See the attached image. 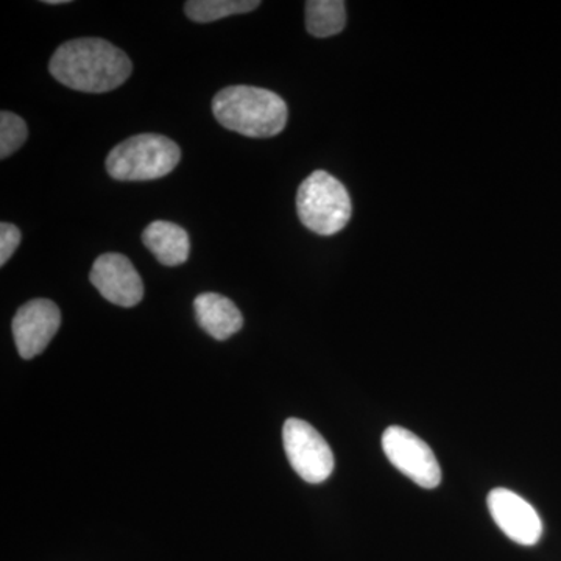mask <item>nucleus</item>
Listing matches in <instances>:
<instances>
[{
  "mask_svg": "<svg viewBox=\"0 0 561 561\" xmlns=\"http://www.w3.org/2000/svg\"><path fill=\"white\" fill-rule=\"evenodd\" d=\"M55 80L70 90L102 94L122 87L133 65L119 47L101 38H80L61 44L49 62Z\"/></svg>",
  "mask_w": 561,
  "mask_h": 561,
  "instance_id": "nucleus-1",
  "label": "nucleus"
},
{
  "mask_svg": "<svg viewBox=\"0 0 561 561\" xmlns=\"http://www.w3.org/2000/svg\"><path fill=\"white\" fill-rule=\"evenodd\" d=\"M213 113L221 127L247 138H273L286 128V102L278 94L256 87H230L217 92Z\"/></svg>",
  "mask_w": 561,
  "mask_h": 561,
  "instance_id": "nucleus-2",
  "label": "nucleus"
},
{
  "mask_svg": "<svg viewBox=\"0 0 561 561\" xmlns=\"http://www.w3.org/2000/svg\"><path fill=\"white\" fill-rule=\"evenodd\" d=\"M181 150L175 140L157 133H144L117 144L106 158L111 179L150 181L169 175L179 165Z\"/></svg>",
  "mask_w": 561,
  "mask_h": 561,
  "instance_id": "nucleus-3",
  "label": "nucleus"
},
{
  "mask_svg": "<svg viewBox=\"0 0 561 561\" xmlns=\"http://www.w3.org/2000/svg\"><path fill=\"white\" fill-rule=\"evenodd\" d=\"M297 213L308 230L332 236L348 225L353 205L341 181L328 172L317 171L298 187Z\"/></svg>",
  "mask_w": 561,
  "mask_h": 561,
  "instance_id": "nucleus-4",
  "label": "nucleus"
},
{
  "mask_svg": "<svg viewBox=\"0 0 561 561\" xmlns=\"http://www.w3.org/2000/svg\"><path fill=\"white\" fill-rule=\"evenodd\" d=\"M284 449L291 468L309 483L327 481L334 471V454L311 424L289 419L283 430Z\"/></svg>",
  "mask_w": 561,
  "mask_h": 561,
  "instance_id": "nucleus-5",
  "label": "nucleus"
},
{
  "mask_svg": "<svg viewBox=\"0 0 561 561\" xmlns=\"http://www.w3.org/2000/svg\"><path fill=\"white\" fill-rule=\"evenodd\" d=\"M382 449L390 463L416 485L427 490L440 485V463L419 435L401 426H390L383 432Z\"/></svg>",
  "mask_w": 561,
  "mask_h": 561,
  "instance_id": "nucleus-6",
  "label": "nucleus"
},
{
  "mask_svg": "<svg viewBox=\"0 0 561 561\" xmlns=\"http://www.w3.org/2000/svg\"><path fill=\"white\" fill-rule=\"evenodd\" d=\"M61 327V312L54 301L36 298L21 306L11 330L22 359L31 360L49 346Z\"/></svg>",
  "mask_w": 561,
  "mask_h": 561,
  "instance_id": "nucleus-7",
  "label": "nucleus"
},
{
  "mask_svg": "<svg viewBox=\"0 0 561 561\" xmlns=\"http://www.w3.org/2000/svg\"><path fill=\"white\" fill-rule=\"evenodd\" d=\"M90 279L105 300L121 308H133L142 301V278L124 254L105 253L99 256L92 265Z\"/></svg>",
  "mask_w": 561,
  "mask_h": 561,
  "instance_id": "nucleus-8",
  "label": "nucleus"
},
{
  "mask_svg": "<svg viewBox=\"0 0 561 561\" xmlns=\"http://www.w3.org/2000/svg\"><path fill=\"white\" fill-rule=\"evenodd\" d=\"M486 504L494 523L511 540L523 546H534L540 541V515L519 494L507 489H494L490 491Z\"/></svg>",
  "mask_w": 561,
  "mask_h": 561,
  "instance_id": "nucleus-9",
  "label": "nucleus"
},
{
  "mask_svg": "<svg viewBox=\"0 0 561 561\" xmlns=\"http://www.w3.org/2000/svg\"><path fill=\"white\" fill-rule=\"evenodd\" d=\"M198 324L216 341H227L242 330L243 317L238 306L214 291L198 295L194 301Z\"/></svg>",
  "mask_w": 561,
  "mask_h": 561,
  "instance_id": "nucleus-10",
  "label": "nucleus"
},
{
  "mask_svg": "<svg viewBox=\"0 0 561 561\" xmlns=\"http://www.w3.org/2000/svg\"><path fill=\"white\" fill-rule=\"evenodd\" d=\"M142 242L168 267L184 264L190 257V236L172 221L157 220L150 224L142 232Z\"/></svg>",
  "mask_w": 561,
  "mask_h": 561,
  "instance_id": "nucleus-11",
  "label": "nucleus"
},
{
  "mask_svg": "<svg viewBox=\"0 0 561 561\" xmlns=\"http://www.w3.org/2000/svg\"><path fill=\"white\" fill-rule=\"evenodd\" d=\"M305 10L306 28L316 38H330L345 28L346 10L342 0H309Z\"/></svg>",
  "mask_w": 561,
  "mask_h": 561,
  "instance_id": "nucleus-12",
  "label": "nucleus"
},
{
  "mask_svg": "<svg viewBox=\"0 0 561 561\" xmlns=\"http://www.w3.org/2000/svg\"><path fill=\"white\" fill-rule=\"evenodd\" d=\"M260 5V0H190L184 3V13L191 21L208 24L232 14L250 13Z\"/></svg>",
  "mask_w": 561,
  "mask_h": 561,
  "instance_id": "nucleus-13",
  "label": "nucleus"
},
{
  "mask_svg": "<svg viewBox=\"0 0 561 561\" xmlns=\"http://www.w3.org/2000/svg\"><path fill=\"white\" fill-rule=\"evenodd\" d=\"M28 128L22 117L10 111L0 113V158L11 157L27 140Z\"/></svg>",
  "mask_w": 561,
  "mask_h": 561,
  "instance_id": "nucleus-14",
  "label": "nucleus"
},
{
  "mask_svg": "<svg viewBox=\"0 0 561 561\" xmlns=\"http://www.w3.org/2000/svg\"><path fill=\"white\" fill-rule=\"evenodd\" d=\"M20 243V228L14 227L13 224L2 221L0 224V265H5L11 260Z\"/></svg>",
  "mask_w": 561,
  "mask_h": 561,
  "instance_id": "nucleus-15",
  "label": "nucleus"
},
{
  "mask_svg": "<svg viewBox=\"0 0 561 561\" xmlns=\"http://www.w3.org/2000/svg\"><path fill=\"white\" fill-rule=\"evenodd\" d=\"M47 5H61V3H69L68 0H46Z\"/></svg>",
  "mask_w": 561,
  "mask_h": 561,
  "instance_id": "nucleus-16",
  "label": "nucleus"
}]
</instances>
